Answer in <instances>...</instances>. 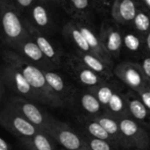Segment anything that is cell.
I'll use <instances>...</instances> for the list:
<instances>
[{"label":"cell","instance_id":"obj_21","mask_svg":"<svg viewBox=\"0 0 150 150\" xmlns=\"http://www.w3.org/2000/svg\"><path fill=\"white\" fill-rule=\"evenodd\" d=\"M79 123L81 125L82 129L85 133V137L106 141L120 150L117 142L113 140V138L106 132V130L98 121L86 116V117L81 118L79 120Z\"/></svg>","mask_w":150,"mask_h":150},{"label":"cell","instance_id":"obj_30","mask_svg":"<svg viewBox=\"0 0 150 150\" xmlns=\"http://www.w3.org/2000/svg\"><path fill=\"white\" fill-rule=\"evenodd\" d=\"M20 11L24 10H30L37 0H10Z\"/></svg>","mask_w":150,"mask_h":150},{"label":"cell","instance_id":"obj_19","mask_svg":"<svg viewBox=\"0 0 150 150\" xmlns=\"http://www.w3.org/2000/svg\"><path fill=\"white\" fill-rule=\"evenodd\" d=\"M62 34L66 40L75 47L76 52L93 54L90 45L75 20L69 21L64 25L62 28Z\"/></svg>","mask_w":150,"mask_h":150},{"label":"cell","instance_id":"obj_29","mask_svg":"<svg viewBox=\"0 0 150 150\" xmlns=\"http://www.w3.org/2000/svg\"><path fill=\"white\" fill-rule=\"evenodd\" d=\"M85 137V136H84ZM87 143L91 150H120L110 142L103 140L85 137Z\"/></svg>","mask_w":150,"mask_h":150},{"label":"cell","instance_id":"obj_41","mask_svg":"<svg viewBox=\"0 0 150 150\" xmlns=\"http://www.w3.org/2000/svg\"><path fill=\"white\" fill-rule=\"evenodd\" d=\"M149 150H150V147H149Z\"/></svg>","mask_w":150,"mask_h":150},{"label":"cell","instance_id":"obj_35","mask_svg":"<svg viewBox=\"0 0 150 150\" xmlns=\"http://www.w3.org/2000/svg\"><path fill=\"white\" fill-rule=\"evenodd\" d=\"M0 150H11L9 143L4 138L0 139Z\"/></svg>","mask_w":150,"mask_h":150},{"label":"cell","instance_id":"obj_1","mask_svg":"<svg viewBox=\"0 0 150 150\" xmlns=\"http://www.w3.org/2000/svg\"><path fill=\"white\" fill-rule=\"evenodd\" d=\"M3 60L14 65L24 75L37 93L40 104L53 108L65 106L62 98L49 86L43 69L30 62L12 49L3 51Z\"/></svg>","mask_w":150,"mask_h":150},{"label":"cell","instance_id":"obj_3","mask_svg":"<svg viewBox=\"0 0 150 150\" xmlns=\"http://www.w3.org/2000/svg\"><path fill=\"white\" fill-rule=\"evenodd\" d=\"M46 133L65 150H91L83 135L69 125L52 118Z\"/></svg>","mask_w":150,"mask_h":150},{"label":"cell","instance_id":"obj_9","mask_svg":"<svg viewBox=\"0 0 150 150\" xmlns=\"http://www.w3.org/2000/svg\"><path fill=\"white\" fill-rule=\"evenodd\" d=\"M113 72L123 83L135 92L146 89L149 83L144 76L141 64L137 62H123L114 68Z\"/></svg>","mask_w":150,"mask_h":150},{"label":"cell","instance_id":"obj_20","mask_svg":"<svg viewBox=\"0 0 150 150\" xmlns=\"http://www.w3.org/2000/svg\"><path fill=\"white\" fill-rule=\"evenodd\" d=\"M75 56L79 59L85 66L98 73L99 76H101L107 81H110L112 76H115L112 66L108 65L105 62H104L102 59L93 54L76 52Z\"/></svg>","mask_w":150,"mask_h":150},{"label":"cell","instance_id":"obj_33","mask_svg":"<svg viewBox=\"0 0 150 150\" xmlns=\"http://www.w3.org/2000/svg\"><path fill=\"white\" fill-rule=\"evenodd\" d=\"M93 2L98 4L99 6H103V10L107 11L110 9V11H111L114 0H93Z\"/></svg>","mask_w":150,"mask_h":150},{"label":"cell","instance_id":"obj_18","mask_svg":"<svg viewBox=\"0 0 150 150\" xmlns=\"http://www.w3.org/2000/svg\"><path fill=\"white\" fill-rule=\"evenodd\" d=\"M94 120L98 121L105 130L106 132L113 138V140L117 142L120 150H129L128 144L127 143L120 127L119 120L112 116L109 115L106 112L99 114L95 117H90Z\"/></svg>","mask_w":150,"mask_h":150},{"label":"cell","instance_id":"obj_22","mask_svg":"<svg viewBox=\"0 0 150 150\" xmlns=\"http://www.w3.org/2000/svg\"><path fill=\"white\" fill-rule=\"evenodd\" d=\"M47 4L48 3L37 0L30 9V18L32 21L29 22L40 32L41 30H48L52 25V18L46 6Z\"/></svg>","mask_w":150,"mask_h":150},{"label":"cell","instance_id":"obj_25","mask_svg":"<svg viewBox=\"0 0 150 150\" xmlns=\"http://www.w3.org/2000/svg\"><path fill=\"white\" fill-rule=\"evenodd\" d=\"M54 140L45 132L38 131L33 136L20 141L27 150H56Z\"/></svg>","mask_w":150,"mask_h":150},{"label":"cell","instance_id":"obj_12","mask_svg":"<svg viewBox=\"0 0 150 150\" xmlns=\"http://www.w3.org/2000/svg\"><path fill=\"white\" fill-rule=\"evenodd\" d=\"M54 70H44L46 79L53 91L62 98L65 105H75L78 91L65 78Z\"/></svg>","mask_w":150,"mask_h":150},{"label":"cell","instance_id":"obj_31","mask_svg":"<svg viewBox=\"0 0 150 150\" xmlns=\"http://www.w3.org/2000/svg\"><path fill=\"white\" fill-rule=\"evenodd\" d=\"M141 67L142 69V71L144 73L145 77L147 78V80L150 83V55L149 54H146L143 58L142 62L140 63Z\"/></svg>","mask_w":150,"mask_h":150},{"label":"cell","instance_id":"obj_6","mask_svg":"<svg viewBox=\"0 0 150 150\" xmlns=\"http://www.w3.org/2000/svg\"><path fill=\"white\" fill-rule=\"evenodd\" d=\"M0 124L5 130L19 139V141L30 138L40 131L33 124L8 105L1 111Z\"/></svg>","mask_w":150,"mask_h":150},{"label":"cell","instance_id":"obj_32","mask_svg":"<svg viewBox=\"0 0 150 150\" xmlns=\"http://www.w3.org/2000/svg\"><path fill=\"white\" fill-rule=\"evenodd\" d=\"M139 97L141 98V99L142 100V102L144 103V105L147 106V108L150 111V91L148 88L143 89L138 92H136Z\"/></svg>","mask_w":150,"mask_h":150},{"label":"cell","instance_id":"obj_40","mask_svg":"<svg viewBox=\"0 0 150 150\" xmlns=\"http://www.w3.org/2000/svg\"><path fill=\"white\" fill-rule=\"evenodd\" d=\"M54 3H56V0H54Z\"/></svg>","mask_w":150,"mask_h":150},{"label":"cell","instance_id":"obj_4","mask_svg":"<svg viewBox=\"0 0 150 150\" xmlns=\"http://www.w3.org/2000/svg\"><path fill=\"white\" fill-rule=\"evenodd\" d=\"M1 85L10 90L15 96L40 104L37 93L33 91L24 75L11 63L4 61L1 71Z\"/></svg>","mask_w":150,"mask_h":150},{"label":"cell","instance_id":"obj_5","mask_svg":"<svg viewBox=\"0 0 150 150\" xmlns=\"http://www.w3.org/2000/svg\"><path fill=\"white\" fill-rule=\"evenodd\" d=\"M6 105L33 124L40 131L46 133L53 117L41 109L38 105V103L22 97L14 96L7 101Z\"/></svg>","mask_w":150,"mask_h":150},{"label":"cell","instance_id":"obj_2","mask_svg":"<svg viewBox=\"0 0 150 150\" xmlns=\"http://www.w3.org/2000/svg\"><path fill=\"white\" fill-rule=\"evenodd\" d=\"M2 40L11 48L29 35L26 19L21 11L10 1L0 0Z\"/></svg>","mask_w":150,"mask_h":150},{"label":"cell","instance_id":"obj_11","mask_svg":"<svg viewBox=\"0 0 150 150\" xmlns=\"http://www.w3.org/2000/svg\"><path fill=\"white\" fill-rule=\"evenodd\" d=\"M66 66L69 73L73 76V78L81 85L87 87V89L96 87L107 81L98 73L85 66L75 55L69 56Z\"/></svg>","mask_w":150,"mask_h":150},{"label":"cell","instance_id":"obj_27","mask_svg":"<svg viewBox=\"0 0 150 150\" xmlns=\"http://www.w3.org/2000/svg\"><path fill=\"white\" fill-rule=\"evenodd\" d=\"M89 90L95 94V96L98 98V99L99 100L101 105L104 106L105 111V107L108 105V103H109L110 99L112 98V97L113 96V94L118 91H121V88L120 87V85L118 83H112L110 80V81H106L104 83L98 85L96 87L90 88Z\"/></svg>","mask_w":150,"mask_h":150},{"label":"cell","instance_id":"obj_37","mask_svg":"<svg viewBox=\"0 0 150 150\" xmlns=\"http://www.w3.org/2000/svg\"><path fill=\"white\" fill-rule=\"evenodd\" d=\"M40 1H42V2H46V3H51V2H54V0H40Z\"/></svg>","mask_w":150,"mask_h":150},{"label":"cell","instance_id":"obj_36","mask_svg":"<svg viewBox=\"0 0 150 150\" xmlns=\"http://www.w3.org/2000/svg\"><path fill=\"white\" fill-rule=\"evenodd\" d=\"M140 1H141L142 4L144 7H146L150 11V0H140Z\"/></svg>","mask_w":150,"mask_h":150},{"label":"cell","instance_id":"obj_8","mask_svg":"<svg viewBox=\"0 0 150 150\" xmlns=\"http://www.w3.org/2000/svg\"><path fill=\"white\" fill-rule=\"evenodd\" d=\"M98 34L108 55L112 60L118 58L123 47V32L120 28V24L112 18L105 19L101 25Z\"/></svg>","mask_w":150,"mask_h":150},{"label":"cell","instance_id":"obj_10","mask_svg":"<svg viewBox=\"0 0 150 150\" xmlns=\"http://www.w3.org/2000/svg\"><path fill=\"white\" fill-rule=\"evenodd\" d=\"M11 49L43 70L56 69L54 65L45 56L40 47L30 35L20 40Z\"/></svg>","mask_w":150,"mask_h":150},{"label":"cell","instance_id":"obj_14","mask_svg":"<svg viewBox=\"0 0 150 150\" xmlns=\"http://www.w3.org/2000/svg\"><path fill=\"white\" fill-rule=\"evenodd\" d=\"M130 117L150 132V111L139 95L130 90L125 93Z\"/></svg>","mask_w":150,"mask_h":150},{"label":"cell","instance_id":"obj_13","mask_svg":"<svg viewBox=\"0 0 150 150\" xmlns=\"http://www.w3.org/2000/svg\"><path fill=\"white\" fill-rule=\"evenodd\" d=\"M140 4V0H114L111 9L112 18L120 25L131 26Z\"/></svg>","mask_w":150,"mask_h":150},{"label":"cell","instance_id":"obj_17","mask_svg":"<svg viewBox=\"0 0 150 150\" xmlns=\"http://www.w3.org/2000/svg\"><path fill=\"white\" fill-rule=\"evenodd\" d=\"M76 21V20H75ZM79 29L81 30V32L83 33V36L85 37L88 44L90 45L93 54L95 55H97L98 57H99L100 59H102L104 62H105L108 65L112 66L113 64V60L108 55V54L106 53L99 34H96L95 32L93 31V29L90 26V24L85 23V22H82V21H76Z\"/></svg>","mask_w":150,"mask_h":150},{"label":"cell","instance_id":"obj_7","mask_svg":"<svg viewBox=\"0 0 150 150\" xmlns=\"http://www.w3.org/2000/svg\"><path fill=\"white\" fill-rule=\"evenodd\" d=\"M118 120L121 133L130 149H149L150 132L149 130L131 117L122 118Z\"/></svg>","mask_w":150,"mask_h":150},{"label":"cell","instance_id":"obj_24","mask_svg":"<svg viewBox=\"0 0 150 150\" xmlns=\"http://www.w3.org/2000/svg\"><path fill=\"white\" fill-rule=\"evenodd\" d=\"M105 112L117 120L130 117L125 93L121 91H116L106 105Z\"/></svg>","mask_w":150,"mask_h":150},{"label":"cell","instance_id":"obj_34","mask_svg":"<svg viewBox=\"0 0 150 150\" xmlns=\"http://www.w3.org/2000/svg\"><path fill=\"white\" fill-rule=\"evenodd\" d=\"M145 53L150 55V30L145 36Z\"/></svg>","mask_w":150,"mask_h":150},{"label":"cell","instance_id":"obj_38","mask_svg":"<svg viewBox=\"0 0 150 150\" xmlns=\"http://www.w3.org/2000/svg\"><path fill=\"white\" fill-rule=\"evenodd\" d=\"M129 150H149V149H132Z\"/></svg>","mask_w":150,"mask_h":150},{"label":"cell","instance_id":"obj_23","mask_svg":"<svg viewBox=\"0 0 150 150\" xmlns=\"http://www.w3.org/2000/svg\"><path fill=\"white\" fill-rule=\"evenodd\" d=\"M78 104L86 112L88 117H95L105 112L104 106L101 105L95 94L89 89L78 92L75 105Z\"/></svg>","mask_w":150,"mask_h":150},{"label":"cell","instance_id":"obj_39","mask_svg":"<svg viewBox=\"0 0 150 150\" xmlns=\"http://www.w3.org/2000/svg\"><path fill=\"white\" fill-rule=\"evenodd\" d=\"M149 90V91H150V83H149V84H148V87H147Z\"/></svg>","mask_w":150,"mask_h":150},{"label":"cell","instance_id":"obj_16","mask_svg":"<svg viewBox=\"0 0 150 150\" xmlns=\"http://www.w3.org/2000/svg\"><path fill=\"white\" fill-rule=\"evenodd\" d=\"M62 9L72 17L73 20L88 23L91 16V0H56Z\"/></svg>","mask_w":150,"mask_h":150},{"label":"cell","instance_id":"obj_15","mask_svg":"<svg viewBox=\"0 0 150 150\" xmlns=\"http://www.w3.org/2000/svg\"><path fill=\"white\" fill-rule=\"evenodd\" d=\"M26 27L29 35L34 40L45 56L54 65L56 69L59 68L61 66V56L57 47L28 20H26Z\"/></svg>","mask_w":150,"mask_h":150},{"label":"cell","instance_id":"obj_26","mask_svg":"<svg viewBox=\"0 0 150 150\" xmlns=\"http://www.w3.org/2000/svg\"><path fill=\"white\" fill-rule=\"evenodd\" d=\"M123 47L133 54L145 52V37L133 28L127 30L123 32Z\"/></svg>","mask_w":150,"mask_h":150},{"label":"cell","instance_id":"obj_28","mask_svg":"<svg viewBox=\"0 0 150 150\" xmlns=\"http://www.w3.org/2000/svg\"><path fill=\"white\" fill-rule=\"evenodd\" d=\"M134 30H135L137 33L142 34V36H146V34L149 32L150 30V11L144 7L142 3L140 4L137 14L132 23V25Z\"/></svg>","mask_w":150,"mask_h":150}]
</instances>
